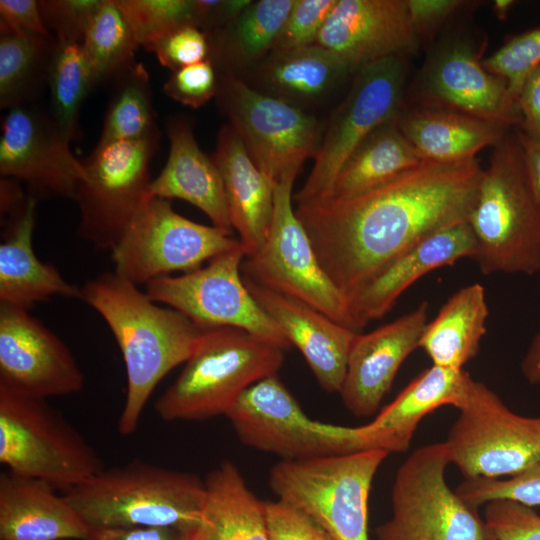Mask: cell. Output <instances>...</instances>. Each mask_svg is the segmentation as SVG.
Here are the masks:
<instances>
[{
	"label": "cell",
	"mask_w": 540,
	"mask_h": 540,
	"mask_svg": "<svg viewBox=\"0 0 540 540\" xmlns=\"http://www.w3.org/2000/svg\"><path fill=\"white\" fill-rule=\"evenodd\" d=\"M444 442L421 446L397 470L392 516L376 528L377 540H498L475 507L445 479Z\"/></svg>",
	"instance_id": "8"
},
{
	"label": "cell",
	"mask_w": 540,
	"mask_h": 540,
	"mask_svg": "<svg viewBox=\"0 0 540 540\" xmlns=\"http://www.w3.org/2000/svg\"><path fill=\"white\" fill-rule=\"evenodd\" d=\"M0 386L45 399L77 393L84 375L67 345L25 308L0 302Z\"/></svg>",
	"instance_id": "18"
},
{
	"label": "cell",
	"mask_w": 540,
	"mask_h": 540,
	"mask_svg": "<svg viewBox=\"0 0 540 540\" xmlns=\"http://www.w3.org/2000/svg\"><path fill=\"white\" fill-rule=\"evenodd\" d=\"M471 376L464 369L436 365L425 369L363 430L376 449L405 451L420 421L444 405L458 407Z\"/></svg>",
	"instance_id": "28"
},
{
	"label": "cell",
	"mask_w": 540,
	"mask_h": 540,
	"mask_svg": "<svg viewBox=\"0 0 540 540\" xmlns=\"http://www.w3.org/2000/svg\"><path fill=\"white\" fill-rule=\"evenodd\" d=\"M297 174H289L274 187L271 228L262 247L245 257L244 275L275 292L299 300L355 332L348 298L322 269L311 240L292 206Z\"/></svg>",
	"instance_id": "12"
},
{
	"label": "cell",
	"mask_w": 540,
	"mask_h": 540,
	"mask_svg": "<svg viewBox=\"0 0 540 540\" xmlns=\"http://www.w3.org/2000/svg\"><path fill=\"white\" fill-rule=\"evenodd\" d=\"M169 154L165 166L148 188V198L181 199L199 208L213 226L233 235L220 172L198 146L192 124L182 117L166 121Z\"/></svg>",
	"instance_id": "24"
},
{
	"label": "cell",
	"mask_w": 540,
	"mask_h": 540,
	"mask_svg": "<svg viewBox=\"0 0 540 540\" xmlns=\"http://www.w3.org/2000/svg\"><path fill=\"white\" fill-rule=\"evenodd\" d=\"M81 300L104 319L121 351L127 391L118 431L131 435L155 387L186 362L204 329L183 313L158 306L115 271L88 280Z\"/></svg>",
	"instance_id": "2"
},
{
	"label": "cell",
	"mask_w": 540,
	"mask_h": 540,
	"mask_svg": "<svg viewBox=\"0 0 540 540\" xmlns=\"http://www.w3.org/2000/svg\"><path fill=\"white\" fill-rule=\"evenodd\" d=\"M284 351L240 328L204 329L181 373L154 409L166 421L225 416L246 389L277 375Z\"/></svg>",
	"instance_id": "5"
},
{
	"label": "cell",
	"mask_w": 540,
	"mask_h": 540,
	"mask_svg": "<svg viewBox=\"0 0 540 540\" xmlns=\"http://www.w3.org/2000/svg\"><path fill=\"white\" fill-rule=\"evenodd\" d=\"M457 409L444 444L465 479L514 476L540 460V417L514 413L472 377Z\"/></svg>",
	"instance_id": "11"
},
{
	"label": "cell",
	"mask_w": 540,
	"mask_h": 540,
	"mask_svg": "<svg viewBox=\"0 0 540 540\" xmlns=\"http://www.w3.org/2000/svg\"><path fill=\"white\" fill-rule=\"evenodd\" d=\"M522 116L521 131L540 140V65L525 79L517 97Z\"/></svg>",
	"instance_id": "51"
},
{
	"label": "cell",
	"mask_w": 540,
	"mask_h": 540,
	"mask_svg": "<svg viewBox=\"0 0 540 540\" xmlns=\"http://www.w3.org/2000/svg\"><path fill=\"white\" fill-rule=\"evenodd\" d=\"M1 214L11 219L19 215L25 208L29 196L25 197L19 181L2 177L0 182Z\"/></svg>",
	"instance_id": "54"
},
{
	"label": "cell",
	"mask_w": 540,
	"mask_h": 540,
	"mask_svg": "<svg viewBox=\"0 0 540 540\" xmlns=\"http://www.w3.org/2000/svg\"><path fill=\"white\" fill-rule=\"evenodd\" d=\"M195 25L208 33L234 21L251 0H193Z\"/></svg>",
	"instance_id": "50"
},
{
	"label": "cell",
	"mask_w": 540,
	"mask_h": 540,
	"mask_svg": "<svg viewBox=\"0 0 540 540\" xmlns=\"http://www.w3.org/2000/svg\"><path fill=\"white\" fill-rule=\"evenodd\" d=\"M243 280L260 308L281 329L291 346L301 352L321 388L328 393H339L349 352L359 332L245 275Z\"/></svg>",
	"instance_id": "22"
},
{
	"label": "cell",
	"mask_w": 540,
	"mask_h": 540,
	"mask_svg": "<svg viewBox=\"0 0 540 540\" xmlns=\"http://www.w3.org/2000/svg\"><path fill=\"white\" fill-rule=\"evenodd\" d=\"M488 315L484 288L478 283L467 285L455 292L436 317L427 322L419 347L432 365L461 370L479 351Z\"/></svg>",
	"instance_id": "32"
},
{
	"label": "cell",
	"mask_w": 540,
	"mask_h": 540,
	"mask_svg": "<svg viewBox=\"0 0 540 540\" xmlns=\"http://www.w3.org/2000/svg\"><path fill=\"white\" fill-rule=\"evenodd\" d=\"M475 253V240L467 222L425 237L371 276L348 298L351 313L363 329L386 315L400 295L427 273L452 265Z\"/></svg>",
	"instance_id": "23"
},
{
	"label": "cell",
	"mask_w": 540,
	"mask_h": 540,
	"mask_svg": "<svg viewBox=\"0 0 540 540\" xmlns=\"http://www.w3.org/2000/svg\"><path fill=\"white\" fill-rule=\"evenodd\" d=\"M255 67V89L300 108L325 98L352 73L338 55L318 44L271 51Z\"/></svg>",
	"instance_id": "30"
},
{
	"label": "cell",
	"mask_w": 540,
	"mask_h": 540,
	"mask_svg": "<svg viewBox=\"0 0 540 540\" xmlns=\"http://www.w3.org/2000/svg\"><path fill=\"white\" fill-rule=\"evenodd\" d=\"M64 496L91 530H194L201 522L205 483L188 472L133 460L101 470Z\"/></svg>",
	"instance_id": "4"
},
{
	"label": "cell",
	"mask_w": 540,
	"mask_h": 540,
	"mask_svg": "<svg viewBox=\"0 0 540 540\" xmlns=\"http://www.w3.org/2000/svg\"><path fill=\"white\" fill-rule=\"evenodd\" d=\"M482 172L476 158L423 161L360 194L297 205L295 214L322 269L349 298L425 237L467 222Z\"/></svg>",
	"instance_id": "1"
},
{
	"label": "cell",
	"mask_w": 540,
	"mask_h": 540,
	"mask_svg": "<svg viewBox=\"0 0 540 540\" xmlns=\"http://www.w3.org/2000/svg\"><path fill=\"white\" fill-rule=\"evenodd\" d=\"M484 519L498 540H540V515L512 500L486 503Z\"/></svg>",
	"instance_id": "46"
},
{
	"label": "cell",
	"mask_w": 540,
	"mask_h": 540,
	"mask_svg": "<svg viewBox=\"0 0 540 540\" xmlns=\"http://www.w3.org/2000/svg\"><path fill=\"white\" fill-rule=\"evenodd\" d=\"M55 37L0 27V107L26 104L47 72Z\"/></svg>",
	"instance_id": "35"
},
{
	"label": "cell",
	"mask_w": 540,
	"mask_h": 540,
	"mask_svg": "<svg viewBox=\"0 0 540 540\" xmlns=\"http://www.w3.org/2000/svg\"><path fill=\"white\" fill-rule=\"evenodd\" d=\"M419 43L406 0H337L316 44L356 73L372 63L415 53Z\"/></svg>",
	"instance_id": "20"
},
{
	"label": "cell",
	"mask_w": 540,
	"mask_h": 540,
	"mask_svg": "<svg viewBox=\"0 0 540 540\" xmlns=\"http://www.w3.org/2000/svg\"><path fill=\"white\" fill-rule=\"evenodd\" d=\"M241 243L215 227L196 223L178 214L170 201L149 198L111 250L115 272L134 284L169 273H184Z\"/></svg>",
	"instance_id": "14"
},
{
	"label": "cell",
	"mask_w": 540,
	"mask_h": 540,
	"mask_svg": "<svg viewBox=\"0 0 540 540\" xmlns=\"http://www.w3.org/2000/svg\"><path fill=\"white\" fill-rule=\"evenodd\" d=\"M514 3L515 2L512 0H495L493 4V12L495 16L500 20L505 19Z\"/></svg>",
	"instance_id": "56"
},
{
	"label": "cell",
	"mask_w": 540,
	"mask_h": 540,
	"mask_svg": "<svg viewBox=\"0 0 540 540\" xmlns=\"http://www.w3.org/2000/svg\"><path fill=\"white\" fill-rule=\"evenodd\" d=\"M481 50L469 38L441 44L418 75L419 106L465 114L506 128L522 123L516 97L505 79L487 71Z\"/></svg>",
	"instance_id": "17"
},
{
	"label": "cell",
	"mask_w": 540,
	"mask_h": 540,
	"mask_svg": "<svg viewBox=\"0 0 540 540\" xmlns=\"http://www.w3.org/2000/svg\"><path fill=\"white\" fill-rule=\"evenodd\" d=\"M295 0L252 1L225 27L206 33L209 59L224 74L259 64L273 49Z\"/></svg>",
	"instance_id": "33"
},
{
	"label": "cell",
	"mask_w": 540,
	"mask_h": 540,
	"mask_svg": "<svg viewBox=\"0 0 540 540\" xmlns=\"http://www.w3.org/2000/svg\"><path fill=\"white\" fill-rule=\"evenodd\" d=\"M216 98L259 170L275 186L318 154L323 127L303 108L255 89L240 76H218Z\"/></svg>",
	"instance_id": "10"
},
{
	"label": "cell",
	"mask_w": 540,
	"mask_h": 540,
	"mask_svg": "<svg viewBox=\"0 0 540 540\" xmlns=\"http://www.w3.org/2000/svg\"><path fill=\"white\" fill-rule=\"evenodd\" d=\"M265 506L269 540H334L309 515L283 500Z\"/></svg>",
	"instance_id": "47"
},
{
	"label": "cell",
	"mask_w": 540,
	"mask_h": 540,
	"mask_svg": "<svg viewBox=\"0 0 540 540\" xmlns=\"http://www.w3.org/2000/svg\"><path fill=\"white\" fill-rule=\"evenodd\" d=\"M0 27L51 35L43 21L39 1L35 0H0Z\"/></svg>",
	"instance_id": "49"
},
{
	"label": "cell",
	"mask_w": 540,
	"mask_h": 540,
	"mask_svg": "<svg viewBox=\"0 0 540 540\" xmlns=\"http://www.w3.org/2000/svg\"><path fill=\"white\" fill-rule=\"evenodd\" d=\"M516 135L523 150L530 186L540 204V140L528 137L521 130L516 131Z\"/></svg>",
	"instance_id": "53"
},
{
	"label": "cell",
	"mask_w": 540,
	"mask_h": 540,
	"mask_svg": "<svg viewBox=\"0 0 540 540\" xmlns=\"http://www.w3.org/2000/svg\"><path fill=\"white\" fill-rule=\"evenodd\" d=\"M467 223L482 273L540 272V204L516 132L508 131L493 146Z\"/></svg>",
	"instance_id": "3"
},
{
	"label": "cell",
	"mask_w": 540,
	"mask_h": 540,
	"mask_svg": "<svg viewBox=\"0 0 540 540\" xmlns=\"http://www.w3.org/2000/svg\"><path fill=\"white\" fill-rule=\"evenodd\" d=\"M103 0H41L40 12L57 40L82 43L85 32Z\"/></svg>",
	"instance_id": "44"
},
{
	"label": "cell",
	"mask_w": 540,
	"mask_h": 540,
	"mask_svg": "<svg viewBox=\"0 0 540 540\" xmlns=\"http://www.w3.org/2000/svg\"><path fill=\"white\" fill-rule=\"evenodd\" d=\"M241 244L179 276H161L146 284V294L192 320L201 329L236 327L286 350L291 346L247 289Z\"/></svg>",
	"instance_id": "16"
},
{
	"label": "cell",
	"mask_w": 540,
	"mask_h": 540,
	"mask_svg": "<svg viewBox=\"0 0 540 540\" xmlns=\"http://www.w3.org/2000/svg\"><path fill=\"white\" fill-rule=\"evenodd\" d=\"M113 80L97 145L160 136L144 65L135 61Z\"/></svg>",
	"instance_id": "37"
},
{
	"label": "cell",
	"mask_w": 540,
	"mask_h": 540,
	"mask_svg": "<svg viewBox=\"0 0 540 540\" xmlns=\"http://www.w3.org/2000/svg\"><path fill=\"white\" fill-rule=\"evenodd\" d=\"M225 416L243 444L282 460L374 449L361 426L346 427L311 419L277 375L246 389Z\"/></svg>",
	"instance_id": "9"
},
{
	"label": "cell",
	"mask_w": 540,
	"mask_h": 540,
	"mask_svg": "<svg viewBox=\"0 0 540 540\" xmlns=\"http://www.w3.org/2000/svg\"><path fill=\"white\" fill-rule=\"evenodd\" d=\"M218 76L210 59L173 71L163 92L174 101L191 108L205 105L217 94Z\"/></svg>",
	"instance_id": "45"
},
{
	"label": "cell",
	"mask_w": 540,
	"mask_h": 540,
	"mask_svg": "<svg viewBox=\"0 0 540 540\" xmlns=\"http://www.w3.org/2000/svg\"><path fill=\"white\" fill-rule=\"evenodd\" d=\"M428 303L369 333H357L339 391L355 417L374 414L389 392L404 360L419 347L427 324Z\"/></svg>",
	"instance_id": "21"
},
{
	"label": "cell",
	"mask_w": 540,
	"mask_h": 540,
	"mask_svg": "<svg viewBox=\"0 0 540 540\" xmlns=\"http://www.w3.org/2000/svg\"><path fill=\"white\" fill-rule=\"evenodd\" d=\"M91 529L49 483L0 474V540H83Z\"/></svg>",
	"instance_id": "26"
},
{
	"label": "cell",
	"mask_w": 540,
	"mask_h": 540,
	"mask_svg": "<svg viewBox=\"0 0 540 540\" xmlns=\"http://www.w3.org/2000/svg\"><path fill=\"white\" fill-rule=\"evenodd\" d=\"M337 0H295L272 51L291 50L317 43L319 33Z\"/></svg>",
	"instance_id": "42"
},
{
	"label": "cell",
	"mask_w": 540,
	"mask_h": 540,
	"mask_svg": "<svg viewBox=\"0 0 540 540\" xmlns=\"http://www.w3.org/2000/svg\"><path fill=\"white\" fill-rule=\"evenodd\" d=\"M455 491L475 507L493 500H512L529 507L540 506V460L508 479H465Z\"/></svg>",
	"instance_id": "40"
},
{
	"label": "cell",
	"mask_w": 540,
	"mask_h": 540,
	"mask_svg": "<svg viewBox=\"0 0 540 540\" xmlns=\"http://www.w3.org/2000/svg\"><path fill=\"white\" fill-rule=\"evenodd\" d=\"M193 530L174 527H129L91 530L83 540H190Z\"/></svg>",
	"instance_id": "52"
},
{
	"label": "cell",
	"mask_w": 540,
	"mask_h": 540,
	"mask_svg": "<svg viewBox=\"0 0 540 540\" xmlns=\"http://www.w3.org/2000/svg\"><path fill=\"white\" fill-rule=\"evenodd\" d=\"M46 82L50 94L49 115L61 135L71 142L79 134L84 100L97 85L81 43L55 38Z\"/></svg>",
	"instance_id": "36"
},
{
	"label": "cell",
	"mask_w": 540,
	"mask_h": 540,
	"mask_svg": "<svg viewBox=\"0 0 540 540\" xmlns=\"http://www.w3.org/2000/svg\"><path fill=\"white\" fill-rule=\"evenodd\" d=\"M146 50L153 52L160 64L172 72L209 59L210 55L208 35L193 24L170 31Z\"/></svg>",
	"instance_id": "43"
},
{
	"label": "cell",
	"mask_w": 540,
	"mask_h": 540,
	"mask_svg": "<svg viewBox=\"0 0 540 540\" xmlns=\"http://www.w3.org/2000/svg\"><path fill=\"white\" fill-rule=\"evenodd\" d=\"M138 43L147 49L170 31L195 25L193 0H115Z\"/></svg>",
	"instance_id": "39"
},
{
	"label": "cell",
	"mask_w": 540,
	"mask_h": 540,
	"mask_svg": "<svg viewBox=\"0 0 540 540\" xmlns=\"http://www.w3.org/2000/svg\"><path fill=\"white\" fill-rule=\"evenodd\" d=\"M404 80L402 57L387 58L356 72L330 117L311 173L293 195L297 205L329 198L338 172L357 146L377 127L398 118Z\"/></svg>",
	"instance_id": "15"
},
{
	"label": "cell",
	"mask_w": 540,
	"mask_h": 540,
	"mask_svg": "<svg viewBox=\"0 0 540 540\" xmlns=\"http://www.w3.org/2000/svg\"><path fill=\"white\" fill-rule=\"evenodd\" d=\"M222 177L229 217L246 257L265 243L273 218L274 185L259 170L229 124L218 133L212 156Z\"/></svg>",
	"instance_id": "25"
},
{
	"label": "cell",
	"mask_w": 540,
	"mask_h": 540,
	"mask_svg": "<svg viewBox=\"0 0 540 540\" xmlns=\"http://www.w3.org/2000/svg\"><path fill=\"white\" fill-rule=\"evenodd\" d=\"M204 483L205 502L193 540H269L265 502L250 491L233 462H222Z\"/></svg>",
	"instance_id": "31"
},
{
	"label": "cell",
	"mask_w": 540,
	"mask_h": 540,
	"mask_svg": "<svg viewBox=\"0 0 540 540\" xmlns=\"http://www.w3.org/2000/svg\"><path fill=\"white\" fill-rule=\"evenodd\" d=\"M190 540H193V538H192V532H191V538H190Z\"/></svg>",
	"instance_id": "57"
},
{
	"label": "cell",
	"mask_w": 540,
	"mask_h": 540,
	"mask_svg": "<svg viewBox=\"0 0 540 540\" xmlns=\"http://www.w3.org/2000/svg\"><path fill=\"white\" fill-rule=\"evenodd\" d=\"M411 25L419 37L430 34L459 11L461 0H406Z\"/></svg>",
	"instance_id": "48"
},
{
	"label": "cell",
	"mask_w": 540,
	"mask_h": 540,
	"mask_svg": "<svg viewBox=\"0 0 540 540\" xmlns=\"http://www.w3.org/2000/svg\"><path fill=\"white\" fill-rule=\"evenodd\" d=\"M0 462L65 492L104 469L94 448L45 399L0 386Z\"/></svg>",
	"instance_id": "7"
},
{
	"label": "cell",
	"mask_w": 540,
	"mask_h": 540,
	"mask_svg": "<svg viewBox=\"0 0 540 540\" xmlns=\"http://www.w3.org/2000/svg\"><path fill=\"white\" fill-rule=\"evenodd\" d=\"M388 454L373 449L281 460L270 470L269 485L278 499L305 512L334 540H369V494Z\"/></svg>",
	"instance_id": "6"
},
{
	"label": "cell",
	"mask_w": 540,
	"mask_h": 540,
	"mask_svg": "<svg viewBox=\"0 0 540 540\" xmlns=\"http://www.w3.org/2000/svg\"><path fill=\"white\" fill-rule=\"evenodd\" d=\"M482 64L490 73L505 79L517 99L527 76L540 65V26L510 37Z\"/></svg>",
	"instance_id": "41"
},
{
	"label": "cell",
	"mask_w": 540,
	"mask_h": 540,
	"mask_svg": "<svg viewBox=\"0 0 540 540\" xmlns=\"http://www.w3.org/2000/svg\"><path fill=\"white\" fill-rule=\"evenodd\" d=\"M81 46L99 85L113 80L133 64L140 45L115 0H103Z\"/></svg>",
	"instance_id": "38"
},
{
	"label": "cell",
	"mask_w": 540,
	"mask_h": 540,
	"mask_svg": "<svg viewBox=\"0 0 540 540\" xmlns=\"http://www.w3.org/2000/svg\"><path fill=\"white\" fill-rule=\"evenodd\" d=\"M397 125L423 161L451 163L475 159L510 128L458 112L417 106L400 112Z\"/></svg>",
	"instance_id": "29"
},
{
	"label": "cell",
	"mask_w": 540,
	"mask_h": 540,
	"mask_svg": "<svg viewBox=\"0 0 540 540\" xmlns=\"http://www.w3.org/2000/svg\"><path fill=\"white\" fill-rule=\"evenodd\" d=\"M0 174L25 182L36 198L73 200L85 171L50 115L26 103L7 109L2 117Z\"/></svg>",
	"instance_id": "19"
},
{
	"label": "cell",
	"mask_w": 540,
	"mask_h": 540,
	"mask_svg": "<svg viewBox=\"0 0 540 540\" xmlns=\"http://www.w3.org/2000/svg\"><path fill=\"white\" fill-rule=\"evenodd\" d=\"M521 371L528 383L540 385V332L534 337L521 362Z\"/></svg>",
	"instance_id": "55"
},
{
	"label": "cell",
	"mask_w": 540,
	"mask_h": 540,
	"mask_svg": "<svg viewBox=\"0 0 540 540\" xmlns=\"http://www.w3.org/2000/svg\"><path fill=\"white\" fill-rule=\"evenodd\" d=\"M160 136L96 145L84 160L75 191L78 235L96 249L112 250L148 200L149 167Z\"/></svg>",
	"instance_id": "13"
},
{
	"label": "cell",
	"mask_w": 540,
	"mask_h": 540,
	"mask_svg": "<svg viewBox=\"0 0 540 540\" xmlns=\"http://www.w3.org/2000/svg\"><path fill=\"white\" fill-rule=\"evenodd\" d=\"M36 207L37 198L30 194L24 210L8 222L0 244V302L27 310L55 296L81 299V287L42 262L33 250Z\"/></svg>",
	"instance_id": "27"
},
{
	"label": "cell",
	"mask_w": 540,
	"mask_h": 540,
	"mask_svg": "<svg viewBox=\"0 0 540 540\" xmlns=\"http://www.w3.org/2000/svg\"><path fill=\"white\" fill-rule=\"evenodd\" d=\"M422 162L399 129L397 119L388 121L373 130L347 158L329 198H347L368 191Z\"/></svg>",
	"instance_id": "34"
}]
</instances>
